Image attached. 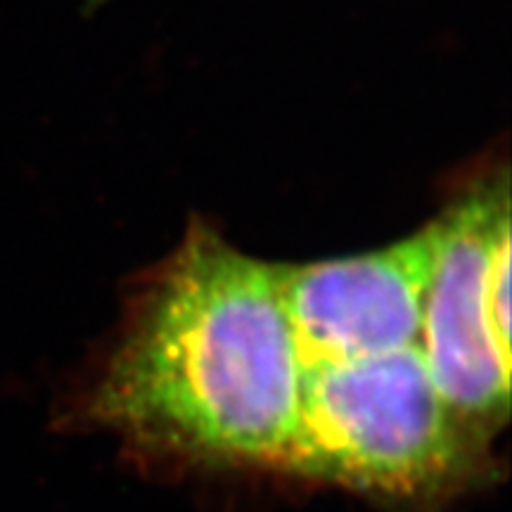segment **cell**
I'll list each match as a JSON object with an SVG mask.
<instances>
[{
	"instance_id": "cell-1",
	"label": "cell",
	"mask_w": 512,
	"mask_h": 512,
	"mask_svg": "<svg viewBox=\"0 0 512 512\" xmlns=\"http://www.w3.org/2000/svg\"><path fill=\"white\" fill-rule=\"evenodd\" d=\"M302 380L280 264L192 226L128 306L88 413L150 451L280 470Z\"/></svg>"
},
{
	"instance_id": "cell-2",
	"label": "cell",
	"mask_w": 512,
	"mask_h": 512,
	"mask_svg": "<svg viewBox=\"0 0 512 512\" xmlns=\"http://www.w3.org/2000/svg\"><path fill=\"white\" fill-rule=\"evenodd\" d=\"M486 441L456 418L420 344L304 368L280 470L366 494L432 498L477 475Z\"/></svg>"
},
{
	"instance_id": "cell-3",
	"label": "cell",
	"mask_w": 512,
	"mask_h": 512,
	"mask_svg": "<svg viewBox=\"0 0 512 512\" xmlns=\"http://www.w3.org/2000/svg\"><path fill=\"white\" fill-rule=\"evenodd\" d=\"M439 221L441 252L420 347L448 408L489 441L510 415V356L498 347L486 299L491 254L510 228L508 178L472 185Z\"/></svg>"
},
{
	"instance_id": "cell-4",
	"label": "cell",
	"mask_w": 512,
	"mask_h": 512,
	"mask_svg": "<svg viewBox=\"0 0 512 512\" xmlns=\"http://www.w3.org/2000/svg\"><path fill=\"white\" fill-rule=\"evenodd\" d=\"M441 252V221L392 247L280 264V287L302 366L389 354L420 344Z\"/></svg>"
},
{
	"instance_id": "cell-5",
	"label": "cell",
	"mask_w": 512,
	"mask_h": 512,
	"mask_svg": "<svg viewBox=\"0 0 512 512\" xmlns=\"http://www.w3.org/2000/svg\"><path fill=\"white\" fill-rule=\"evenodd\" d=\"M486 299L498 347L510 356V228L498 238L491 254Z\"/></svg>"
}]
</instances>
